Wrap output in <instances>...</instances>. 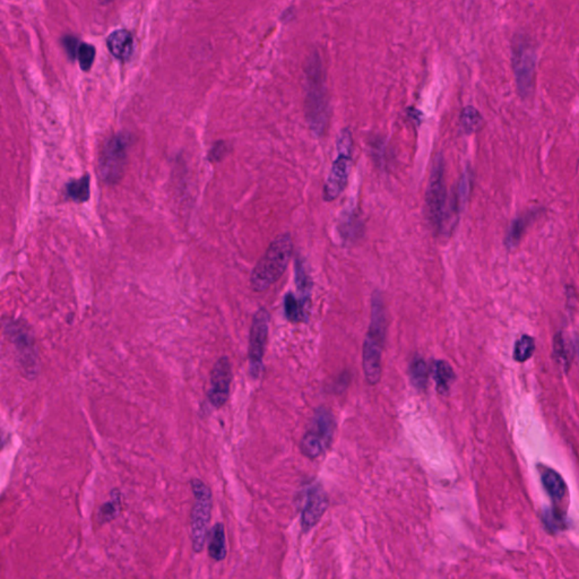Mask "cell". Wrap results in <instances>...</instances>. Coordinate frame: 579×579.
Wrapping results in <instances>:
<instances>
[{
    "label": "cell",
    "mask_w": 579,
    "mask_h": 579,
    "mask_svg": "<svg viewBox=\"0 0 579 579\" xmlns=\"http://www.w3.org/2000/svg\"><path fill=\"white\" fill-rule=\"evenodd\" d=\"M386 312L381 292L372 294V318L363 344L362 365L369 385H377L381 378V357L386 339Z\"/></svg>",
    "instance_id": "1"
},
{
    "label": "cell",
    "mask_w": 579,
    "mask_h": 579,
    "mask_svg": "<svg viewBox=\"0 0 579 579\" xmlns=\"http://www.w3.org/2000/svg\"><path fill=\"white\" fill-rule=\"evenodd\" d=\"M292 253L293 241L291 235L284 233L274 239L251 273L250 286L253 291H266L277 282L286 272L291 261Z\"/></svg>",
    "instance_id": "2"
},
{
    "label": "cell",
    "mask_w": 579,
    "mask_h": 579,
    "mask_svg": "<svg viewBox=\"0 0 579 579\" xmlns=\"http://www.w3.org/2000/svg\"><path fill=\"white\" fill-rule=\"evenodd\" d=\"M308 67L309 69L307 74L309 89L306 101L307 120L309 122L312 131H315L316 134L321 135L326 128L328 120V102L326 100L324 75L319 58L317 56L312 57Z\"/></svg>",
    "instance_id": "3"
},
{
    "label": "cell",
    "mask_w": 579,
    "mask_h": 579,
    "mask_svg": "<svg viewBox=\"0 0 579 579\" xmlns=\"http://www.w3.org/2000/svg\"><path fill=\"white\" fill-rule=\"evenodd\" d=\"M191 487L195 498L191 515V545L193 552L200 553L205 547L210 533L208 525L211 520L213 496L211 489L206 485L205 482L199 478H193Z\"/></svg>",
    "instance_id": "4"
},
{
    "label": "cell",
    "mask_w": 579,
    "mask_h": 579,
    "mask_svg": "<svg viewBox=\"0 0 579 579\" xmlns=\"http://www.w3.org/2000/svg\"><path fill=\"white\" fill-rule=\"evenodd\" d=\"M3 328L14 346L22 372L29 379L36 378L39 372V357L32 332L25 323L14 319L5 321Z\"/></svg>",
    "instance_id": "5"
},
{
    "label": "cell",
    "mask_w": 579,
    "mask_h": 579,
    "mask_svg": "<svg viewBox=\"0 0 579 579\" xmlns=\"http://www.w3.org/2000/svg\"><path fill=\"white\" fill-rule=\"evenodd\" d=\"M334 428L335 422L332 412L325 407H319L314 414L309 429L301 439V453L310 460L324 454L333 439Z\"/></svg>",
    "instance_id": "6"
},
{
    "label": "cell",
    "mask_w": 579,
    "mask_h": 579,
    "mask_svg": "<svg viewBox=\"0 0 579 579\" xmlns=\"http://www.w3.org/2000/svg\"><path fill=\"white\" fill-rule=\"evenodd\" d=\"M339 155L334 161L324 187V199L332 202L343 193L348 184L349 173L351 168V151H352V136L350 131H342L337 142Z\"/></svg>",
    "instance_id": "7"
},
{
    "label": "cell",
    "mask_w": 579,
    "mask_h": 579,
    "mask_svg": "<svg viewBox=\"0 0 579 579\" xmlns=\"http://www.w3.org/2000/svg\"><path fill=\"white\" fill-rule=\"evenodd\" d=\"M301 514V524L305 532H309L317 525L328 507V497L319 482L312 481L305 484L295 499Z\"/></svg>",
    "instance_id": "8"
},
{
    "label": "cell",
    "mask_w": 579,
    "mask_h": 579,
    "mask_svg": "<svg viewBox=\"0 0 579 579\" xmlns=\"http://www.w3.org/2000/svg\"><path fill=\"white\" fill-rule=\"evenodd\" d=\"M425 202L431 226H434L437 232H444L448 213L446 212L447 191L444 182V162L440 156L436 161L431 173Z\"/></svg>",
    "instance_id": "9"
},
{
    "label": "cell",
    "mask_w": 579,
    "mask_h": 579,
    "mask_svg": "<svg viewBox=\"0 0 579 579\" xmlns=\"http://www.w3.org/2000/svg\"><path fill=\"white\" fill-rule=\"evenodd\" d=\"M513 67L518 93L524 98L529 96L534 85L536 54L527 40H517L513 45Z\"/></svg>",
    "instance_id": "10"
},
{
    "label": "cell",
    "mask_w": 579,
    "mask_h": 579,
    "mask_svg": "<svg viewBox=\"0 0 579 579\" xmlns=\"http://www.w3.org/2000/svg\"><path fill=\"white\" fill-rule=\"evenodd\" d=\"M268 328H270V314L265 308L256 312L254 315L249 335V374L254 379H258L263 372V360L265 349L267 344Z\"/></svg>",
    "instance_id": "11"
},
{
    "label": "cell",
    "mask_w": 579,
    "mask_h": 579,
    "mask_svg": "<svg viewBox=\"0 0 579 579\" xmlns=\"http://www.w3.org/2000/svg\"><path fill=\"white\" fill-rule=\"evenodd\" d=\"M127 137L115 136L104 144L98 159L102 178L108 182L119 180L126 161Z\"/></svg>",
    "instance_id": "12"
},
{
    "label": "cell",
    "mask_w": 579,
    "mask_h": 579,
    "mask_svg": "<svg viewBox=\"0 0 579 579\" xmlns=\"http://www.w3.org/2000/svg\"><path fill=\"white\" fill-rule=\"evenodd\" d=\"M232 381V367L229 358L221 357L211 372V387L208 389V401L212 406L221 409L229 400Z\"/></svg>",
    "instance_id": "13"
},
{
    "label": "cell",
    "mask_w": 579,
    "mask_h": 579,
    "mask_svg": "<svg viewBox=\"0 0 579 579\" xmlns=\"http://www.w3.org/2000/svg\"><path fill=\"white\" fill-rule=\"evenodd\" d=\"M107 43L111 54L124 61L131 58L134 50V40L127 30H117L111 33Z\"/></svg>",
    "instance_id": "14"
},
{
    "label": "cell",
    "mask_w": 579,
    "mask_h": 579,
    "mask_svg": "<svg viewBox=\"0 0 579 579\" xmlns=\"http://www.w3.org/2000/svg\"><path fill=\"white\" fill-rule=\"evenodd\" d=\"M208 555L215 562H223L226 557V529L222 523L215 524L208 533Z\"/></svg>",
    "instance_id": "15"
},
{
    "label": "cell",
    "mask_w": 579,
    "mask_h": 579,
    "mask_svg": "<svg viewBox=\"0 0 579 579\" xmlns=\"http://www.w3.org/2000/svg\"><path fill=\"white\" fill-rule=\"evenodd\" d=\"M434 378L438 393L441 395H446L454 381L455 372L448 362L444 360H438L434 362Z\"/></svg>",
    "instance_id": "16"
},
{
    "label": "cell",
    "mask_w": 579,
    "mask_h": 579,
    "mask_svg": "<svg viewBox=\"0 0 579 579\" xmlns=\"http://www.w3.org/2000/svg\"><path fill=\"white\" fill-rule=\"evenodd\" d=\"M542 483H543L545 490L549 493L550 497L552 498L555 501H559L564 498L566 494V483H564V478L559 473L555 472L553 469H545L542 473Z\"/></svg>",
    "instance_id": "17"
},
{
    "label": "cell",
    "mask_w": 579,
    "mask_h": 579,
    "mask_svg": "<svg viewBox=\"0 0 579 579\" xmlns=\"http://www.w3.org/2000/svg\"><path fill=\"white\" fill-rule=\"evenodd\" d=\"M310 306H307L300 299L294 297V294H286L284 298V312L286 318L292 323H301L308 319Z\"/></svg>",
    "instance_id": "18"
},
{
    "label": "cell",
    "mask_w": 579,
    "mask_h": 579,
    "mask_svg": "<svg viewBox=\"0 0 579 579\" xmlns=\"http://www.w3.org/2000/svg\"><path fill=\"white\" fill-rule=\"evenodd\" d=\"M122 511V492L118 489H113L110 492V499L104 502L98 509V520L100 524H107L116 520Z\"/></svg>",
    "instance_id": "19"
},
{
    "label": "cell",
    "mask_w": 579,
    "mask_h": 579,
    "mask_svg": "<svg viewBox=\"0 0 579 579\" xmlns=\"http://www.w3.org/2000/svg\"><path fill=\"white\" fill-rule=\"evenodd\" d=\"M295 284H297L298 290L300 292V300L307 306H310V292H312V283L300 257L295 259Z\"/></svg>",
    "instance_id": "20"
},
{
    "label": "cell",
    "mask_w": 579,
    "mask_h": 579,
    "mask_svg": "<svg viewBox=\"0 0 579 579\" xmlns=\"http://www.w3.org/2000/svg\"><path fill=\"white\" fill-rule=\"evenodd\" d=\"M535 215H536V211H529L515 219L514 222L511 223V228H509V231L507 233L506 242H507L508 246L514 247L518 244V241L522 238V235L525 231L526 226H529V222L533 220Z\"/></svg>",
    "instance_id": "21"
},
{
    "label": "cell",
    "mask_w": 579,
    "mask_h": 579,
    "mask_svg": "<svg viewBox=\"0 0 579 579\" xmlns=\"http://www.w3.org/2000/svg\"><path fill=\"white\" fill-rule=\"evenodd\" d=\"M410 372L413 386L419 390H425L429 379L428 365L425 360L420 357L414 358L411 363Z\"/></svg>",
    "instance_id": "22"
},
{
    "label": "cell",
    "mask_w": 579,
    "mask_h": 579,
    "mask_svg": "<svg viewBox=\"0 0 579 579\" xmlns=\"http://www.w3.org/2000/svg\"><path fill=\"white\" fill-rule=\"evenodd\" d=\"M68 196L78 203L87 202L89 198V177L85 175L78 180H73L66 188Z\"/></svg>",
    "instance_id": "23"
},
{
    "label": "cell",
    "mask_w": 579,
    "mask_h": 579,
    "mask_svg": "<svg viewBox=\"0 0 579 579\" xmlns=\"http://www.w3.org/2000/svg\"><path fill=\"white\" fill-rule=\"evenodd\" d=\"M460 124L467 134H472L481 129L483 119L476 108L467 107L464 108L460 115Z\"/></svg>",
    "instance_id": "24"
},
{
    "label": "cell",
    "mask_w": 579,
    "mask_h": 579,
    "mask_svg": "<svg viewBox=\"0 0 579 579\" xmlns=\"http://www.w3.org/2000/svg\"><path fill=\"white\" fill-rule=\"evenodd\" d=\"M535 342L533 337L524 335L515 344L514 359L518 362L527 361L534 353Z\"/></svg>",
    "instance_id": "25"
},
{
    "label": "cell",
    "mask_w": 579,
    "mask_h": 579,
    "mask_svg": "<svg viewBox=\"0 0 579 579\" xmlns=\"http://www.w3.org/2000/svg\"><path fill=\"white\" fill-rule=\"evenodd\" d=\"M78 58L80 68L83 69L84 72H89L91 67H92L93 61L96 59L94 45L82 42L80 48H78Z\"/></svg>",
    "instance_id": "26"
},
{
    "label": "cell",
    "mask_w": 579,
    "mask_h": 579,
    "mask_svg": "<svg viewBox=\"0 0 579 579\" xmlns=\"http://www.w3.org/2000/svg\"><path fill=\"white\" fill-rule=\"evenodd\" d=\"M544 523L551 532L560 531L564 523L560 513L555 511H549L544 513Z\"/></svg>",
    "instance_id": "27"
},
{
    "label": "cell",
    "mask_w": 579,
    "mask_h": 579,
    "mask_svg": "<svg viewBox=\"0 0 579 579\" xmlns=\"http://www.w3.org/2000/svg\"><path fill=\"white\" fill-rule=\"evenodd\" d=\"M64 43H65L66 49L68 51V54H71V57L75 58V57L78 56V48H80V45H78V39L74 38V36H67L64 40Z\"/></svg>",
    "instance_id": "28"
}]
</instances>
